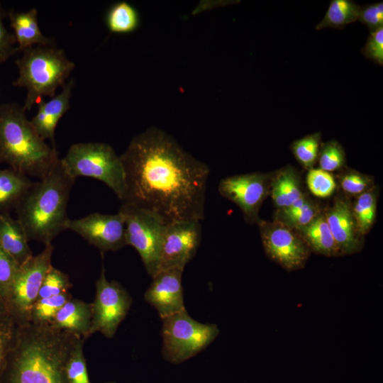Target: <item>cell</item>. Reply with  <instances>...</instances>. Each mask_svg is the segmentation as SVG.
I'll return each instance as SVG.
<instances>
[{
  "label": "cell",
  "mask_w": 383,
  "mask_h": 383,
  "mask_svg": "<svg viewBox=\"0 0 383 383\" xmlns=\"http://www.w3.org/2000/svg\"><path fill=\"white\" fill-rule=\"evenodd\" d=\"M377 196L372 189L362 193L352 209L353 216L359 234L362 236L371 229L375 220Z\"/></svg>",
  "instance_id": "obj_26"
},
{
  "label": "cell",
  "mask_w": 383,
  "mask_h": 383,
  "mask_svg": "<svg viewBox=\"0 0 383 383\" xmlns=\"http://www.w3.org/2000/svg\"><path fill=\"white\" fill-rule=\"evenodd\" d=\"M9 311L6 304L4 300L0 297V318L8 316Z\"/></svg>",
  "instance_id": "obj_40"
},
{
  "label": "cell",
  "mask_w": 383,
  "mask_h": 383,
  "mask_svg": "<svg viewBox=\"0 0 383 383\" xmlns=\"http://www.w3.org/2000/svg\"><path fill=\"white\" fill-rule=\"evenodd\" d=\"M162 356L168 362L182 363L207 348L219 334L213 323L193 319L184 310L162 319Z\"/></svg>",
  "instance_id": "obj_7"
},
{
  "label": "cell",
  "mask_w": 383,
  "mask_h": 383,
  "mask_svg": "<svg viewBox=\"0 0 383 383\" xmlns=\"http://www.w3.org/2000/svg\"><path fill=\"white\" fill-rule=\"evenodd\" d=\"M360 8L351 0H331L323 19L316 26V30L343 29L358 21Z\"/></svg>",
  "instance_id": "obj_24"
},
{
  "label": "cell",
  "mask_w": 383,
  "mask_h": 383,
  "mask_svg": "<svg viewBox=\"0 0 383 383\" xmlns=\"http://www.w3.org/2000/svg\"><path fill=\"white\" fill-rule=\"evenodd\" d=\"M53 249L51 243L47 244L40 253L32 256L19 266L6 301L9 313L25 315L30 311L38 299L43 281L52 266Z\"/></svg>",
  "instance_id": "obj_10"
},
{
  "label": "cell",
  "mask_w": 383,
  "mask_h": 383,
  "mask_svg": "<svg viewBox=\"0 0 383 383\" xmlns=\"http://www.w3.org/2000/svg\"><path fill=\"white\" fill-rule=\"evenodd\" d=\"M201 238L199 221H176L166 224L160 250L158 271L184 268L195 255Z\"/></svg>",
  "instance_id": "obj_13"
},
{
  "label": "cell",
  "mask_w": 383,
  "mask_h": 383,
  "mask_svg": "<svg viewBox=\"0 0 383 383\" xmlns=\"http://www.w3.org/2000/svg\"><path fill=\"white\" fill-rule=\"evenodd\" d=\"M19 265L0 246V297L6 304Z\"/></svg>",
  "instance_id": "obj_33"
},
{
  "label": "cell",
  "mask_w": 383,
  "mask_h": 383,
  "mask_svg": "<svg viewBox=\"0 0 383 383\" xmlns=\"http://www.w3.org/2000/svg\"><path fill=\"white\" fill-rule=\"evenodd\" d=\"M65 373L69 383H90L80 345L75 348L67 360Z\"/></svg>",
  "instance_id": "obj_31"
},
{
  "label": "cell",
  "mask_w": 383,
  "mask_h": 383,
  "mask_svg": "<svg viewBox=\"0 0 383 383\" xmlns=\"http://www.w3.org/2000/svg\"><path fill=\"white\" fill-rule=\"evenodd\" d=\"M7 16L19 52L32 46L53 43L51 38L41 31L36 9L31 8L26 11L10 10L7 12Z\"/></svg>",
  "instance_id": "obj_18"
},
{
  "label": "cell",
  "mask_w": 383,
  "mask_h": 383,
  "mask_svg": "<svg viewBox=\"0 0 383 383\" xmlns=\"http://www.w3.org/2000/svg\"><path fill=\"white\" fill-rule=\"evenodd\" d=\"M21 223L7 213H0V246L20 266L29 258L32 251Z\"/></svg>",
  "instance_id": "obj_19"
},
{
  "label": "cell",
  "mask_w": 383,
  "mask_h": 383,
  "mask_svg": "<svg viewBox=\"0 0 383 383\" xmlns=\"http://www.w3.org/2000/svg\"><path fill=\"white\" fill-rule=\"evenodd\" d=\"M321 146V133H313L294 140L291 150L295 158L306 168L311 167L316 162Z\"/></svg>",
  "instance_id": "obj_27"
},
{
  "label": "cell",
  "mask_w": 383,
  "mask_h": 383,
  "mask_svg": "<svg viewBox=\"0 0 383 383\" xmlns=\"http://www.w3.org/2000/svg\"><path fill=\"white\" fill-rule=\"evenodd\" d=\"M372 179L363 174L351 171L345 174L341 179L343 191L350 194H361L371 189Z\"/></svg>",
  "instance_id": "obj_38"
},
{
  "label": "cell",
  "mask_w": 383,
  "mask_h": 383,
  "mask_svg": "<svg viewBox=\"0 0 383 383\" xmlns=\"http://www.w3.org/2000/svg\"><path fill=\"white\" fill-rule=\"evenodd\" d=\"M60 161L74 179L88 177L99 180L123 201L126 194L123 165L121 157L109 144L98 142L73 144Z\"/></svg>",
  "instance_id": "obj_6"
},
{
  "label": "cell",
  "mask_w": 383,
  "mask_h": 383,
  "mask_svg": "<svg viewBox=\"0 0 383 383\" xmlns=\"http://www.w3.org/2000/svg\"><path fill=\"white\" fill-rule=\"evenodd\" d=\"M120 157L126 179L123 202L150 211L166 224L204 218L209 167L172 135L148 128Z\"/></svg>",
  "instance_id": "obj_1"
},
{
  "label": "cell",
  "mask_w": 383,
  "mask_h": 383,
  "mask_svg": "<svg viewBox=\"0 0 383 383\" xmlns=\"http://www.w3.org/2000/svg\"><path fill=\"white\" fill-rule=\"evenodd\" d=\"M16 349L6 383H69L66 353L46 337L23 340Z\"/></svg>",
  "instance_id": "obj_5"
},
{
  "label": "cell",
  "mask_w": 383,
  "mask_h": 383,
  "mask_svg": "<svg viewBox=\"0 0 383 383\" xmlns=\"http://www.w3.org/2000/svg\"><path fill=\"white\" fill-rule=\"evenodd\" d=\"M306 182L311 192L321 198L331 196L336 186L333 176L321 169L310 170Z\"/></svg>",
  "instance_id": "obj_30"
},
{
  "label": "cell",
  "mask_w": 383,
  "mask_h": 383,
  "mask_svg": "<svg viewBox=\"0 0 383 383\" xmlns=\"http://www.w3.org/2000/svg\"><path fill=\"white\" fill-rule=\"evenodd\" d=\"M106 23L111 33H129L138 28L140 17L134 6L121 1L109 8L106 16Z\"/></svg>",
  "instance_id": "obj_25"
},
{
  "label": "cell",
  "mask_w": 383,
  "mask_h": 383,
  "mask_svg": "<svg viewBox=\"0 0 383 383\" xmlns=\"http://www.w3.org/2000/svg\"><path fill=\"white\" fill-rule=\"evenodd\" d=\"M65 293L50 297L38 299L33 306L35 318L42 321L55 318L58 311L68 301Z\"/></svg>",
  "instance_id": "obj_34"
},
{
  "label": "cell",
  "mask_w": 383,
  "mask_h": 383,
  "mask_svg": "<svg viewBox=\"0 0 383 383\" xmlns=\"http://www.w3.org/2000/svg\"><path fill=\"white\" fill-rule=\"evenodd\" d=\"M319 214L318 206L308 200L301 208L292 212L279 211L278 221L292 229H297L309 223Z\"/></svg>",
  "instance_id": "obj_29"
},
{
  "label": "cell",
  "mask_w": 383,
  "mask_h": 383,
  "mask_svg": "<svg viewBox=\"0 0 383 383\" xmlns=\"http://www.w3.org/2000/svg\"><path fill=\"white\" fill-rule=\"evenodd\" d=\"M271 179L267 174L254 172L230 176L218 184L220 194L235 204L248 223L259 221L262 203L268 195Z\"/></svg>",
  "instance_id": "obj_12"
},
{
  "label": "cell",
  "mask_w": 383,
  "mask_h": 383,
  "mask_svg": "<svg viewBox=\"0 0 383 383\" xmlns=\"http://www.w3.org/2000/svg\"><path fill=\"white\" fill-rule=\"evenodd\" d=\"M74 85V79H70L59 94L48 101L40 100L38 103L37 113L30 120V123L44 140H50L54 143L57 125L70 108Z\"/></svg>",
  "instance_id": "obj_17"
},
{
  "label": "cell",
  "mask_w": 383,
  "mask_h": 383,
  "mask_svg": "<svg viewBox=\"0 0 383 383\" xmlns=\"http://www.w3.org/2000/svg\"><path fill=\"white\" fill-rule=\"evenodd\" d=\"M184 268L173 267L158 271L145 292V300L162 319L186 310L184 303L182 273Z\"/></svg>",
  "instance_id": "obj_15"
},
{
  "label": "cell",
  "mask_w": 383,
  "mask_h": 383,
  "mask_svg": "<svg viewBox=\"0 0 383 383\" xmlns=\"http://www.w3.org/2000/svg\"><path fill=\"white\" fill-rule=\"evenodd\" d=\"M6 16L7 12L0 4V63L19 52L13 33L8 31L4 25V19Z\"/></svg>",
  "instance_id": "obj_36"
},
{
  "label": "cell",
  "mask_w": 383,
  "mask_h": 383,
  "mask_svg": "<svg viewBox=\"0 0 383 383\" xmlns=\"http://www.w3.org/2000/svg\"><path fill=\"white\" fill-rule=\"evenodd\" d=\"M266 255L287 271L304 267L311 253L306 243L285 224L257 221Z\"/></svg>",
  "instance_id": "obj_9"
},
{
  "label": "cell",
  "mask_w": 383,
  "mask_h": 383,
  "mask_svg": "<svg viewBox=\"0 0 383 383\" xmlns=\"http://www.w3.org/2000/svg\"><path fill=\"white\" fill-rule=\"evenodd\" d=\"M361 51L366 59L383 65V27L370 32Z\"/></svg>",
  "instance_id": "obj_35"
},
{
  "label": "cell",
  "mask_w": 383,
  "mask_h": 383,
  "mask_svg": "<svg viewBox=\"0 0 383 383\" xmlns=\"http://www.w3.org/2000/svg\"><path fill=\"white\" fill-rule=\"evenodd\" d=\"M118 211L124 218L127 245L137 250L152 277L159 270L160 250L166 223L150 211L131 203L123 202Z\"/></svg>",
  "instance_id": "obj_8"
},
{
  "label": "cell",
  "mask_w": 383,
  "mask_h": 383,
  "mask_svg": "<svg viewBox=\"0 0 383 383\" xmlns=\"http://www.w3.org/2000/svg\"><path fill=\"white\" fill-rule=\"evenodd\" d=\"M21 52L16 61L18 75L12 84L26 89L22 106L26 112L42 98L55 96L57 89L65 85L75 64L55 43L32 46Z\"/></svg>",
  "instance_id": "obj_4"
},
{
  "label": "cell",
  "mask_w": 383,
  "mask_h": 383,
  "mask_svg": "<svg viewBox=\"0 0 383 383\" xmlns=\"http://www.w3.org/2000/svg\"><path fill=\"white\" fill-rule=\"evenodd\" d=\"M74 181L60 159L48 172L33 182L16 207L17 219L28 240L50 244L66 230L67 204Z\"/></svg>",
  "instance_id": "obj_2"
},
{
  "label": "cell",
  "mask_w": 383,
  "mask_h": 383,
  "mask_svg": "<svg viewBox=\"0 0 383 383\" xmlns=\"http://www.w3.org/2000/svg\"><path fill=\"white\" fill-rule=\"evenodd\" d=\"M91 309L79 301H67L57 313L55 321L58 327L74 332L90 331Z\"/></svg>",
  "instance_id": "obj_23"
},
{
  "label": "cell",
  "mask_w": 383,
  "mask_h": 383,
  "mask_svg": "<svg viewBox=\"0 0 383 383\" xmlns=\"http://www.w3.org/2000/svg\"><path fill=\"white\" fill-rule=\"evenodd\" d=\"M68 285L67 277L61 271L51 266L43 281L38 299L65 293Z\"/></svg>",
  "instance_id": "obj_32"
},
{
  "label": "cell",
  "mask_w": 383,
  "mask_h": 383,
  "mask_svg": "<svg viewBox=\"0 0 383 383\" xmlns=\"http://www.w3.org/2000/svg\"><path fill=\"white\" fill-rule=\"evenodd\" d=\"M96 288L89 333L99 331L111 338L128 313L132 300L118 282L107 280L104 268L96 281Z\"/></svg>",
  "instance_id": "obj_11"
},
{
  "label": "cell",
  "mask_w": 383,
  "mask_h": 383,
  "mask_svg": "<svg viewBox=\"0 0 383 383\" xmlns=\"http://www.w3.org/2000/svg\"><path fill=\"white\" fill-rule=\"evenodd\" d=\"M33 182L11 168L0 169V213L16 208Z\"/></svg>",
  "instance_id": "obj_21"
},
{
  "label": "cell",
  "mask_w": 383,
  "mask_h": 383,
  "mask_svg": "<svg viewBox=\"0 0 383 383\" xmlns=\"http://www.w3.org/2000/svg\"><path fill=\"white\" fill-rule=\"evenodd\" d=\"M7 317L0 318V383L6 368L7 357L13 337L12 323Z\"/></svg>",
  "instance_id": "obj_39"
},
{
  "label": "cell",
  "mask_w": 383,
  "mask_h": 383,
  "mask_svg": "<svg viewBox=\"0 0 383 383\" xmlns=\"http://www.w3.org/2000/svg\"><path fill=\"white\" fill-rule=\"evenodd\" d=\"M66 230H71L101 251H116L126 243L123 215L92 213L77 219H68Z\"/></svg>",
  "instance_id": "obj_14"
},
{
  "label": "cell",
  "mask_w": 383,
  "mask_h": 383,
  "mask_svg": "<svg viewBox=\"0 0 383 383\" xmlns=\"http://www.w3.org/2000/svg\"><path fill=\"white\" fill-rule=\"evenodd\" d=\"M60 158L35 131L22 106L0 104V162L26 176L39 179Z\"/></svg>",
  "instance_id": "obj_3"
},
{
  "label": "cell",
  "mask_w": 383,
  "mask_h": 383,
  "mask_svg": "<svg viewBox=\"0 0 383 383\" xmlns=\"http://www.w3.org/2000/svg\"><path fill=\"white\" fill-rule=\"evenodd\" d=\"M318 158L320 169L329 172L343 166L345 153L343 146L338 141L332 140L322 144Z\"/></svg>",
  "instance_id": "obj_28"
},
{
  "label": "cell",
  "mask_w": 383,
  "mask_h": 383,
  "mask_svg": "<svg viewBox=\"0 0 383 383\" xmlns=\"http://www.w3.org/2000/svg\"><path fill=\"white\" fill-rule=\"evenodd\" d=\"M324 216L340 255L358 252L362 247V236L357 230L348 203L337 199Z\"/></svg>",
  "instance_id": "obj_16"
},
{
  "label": "cell",
  "mask_w": 383,
  "mask_h": 383,
  "mask_svg": "<svg viewBox=\"0 0 383 383\" xmlns=\"http://www.w3.org/2000/svg\"><path fill=\"white\" fill-rule=\"evenodd\" d=\"M295 230L311 252L327 257L341 255L324 215L319 213L309 223Z\"/></svg>",
  "instance_id": "obj_20"
},
{
  "label": "cell",
  "mask_w": 383,
  "mask_h": 383,
  "mask_svg": "<svg viewBox=\"0 0 383 383\" xmlns=\"http://www.w3.org/2000/svg\"><path fill=\"white\" fill-rule=\"evenodd\" d=\"M362 24L371 31L383 27V3H373L360 8L358 17Z\"/></svg>",
  "instance_id": "obj_37"
},
{
  "label": "cell",
  "mask_w": 383,
  "mask_h": 383,
  "mask_svg": "<svg viewBox=\"0 0 383 383\" xmlns=\"http://www.w3.org/2000/svg\"><path fill=\"white\" fill-rule=\"evenodd\" d=\"M270 192L279 210L287 208L304 196L296 172L290 167L277 172L270 183Z\"/></svg>",
  "instance_id": "obj_22"
}]
</instances>
